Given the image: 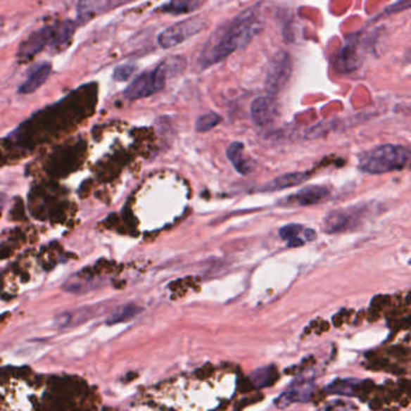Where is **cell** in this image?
I'll return each mask as SVG.
<instances>
[{"label":"cell","instance_id":"1","mask_svg":"<svg viewBox=\"0 0 411 411\" xmlns=\"http://www.w3.org/2000/svg\"><path fill=\"white\" fill-rule=\"evenodd\" d=\"M260 30L258 6L245 10L211 37L201 57L202 68L218 63L228 56L246 46Z\"/></svg>","mask_w":411,"mask_h":411},{"label":"cell","instance_id":"2","mask_svg":"<svg viewBox=\"0 0 411 411\" xmlns=\"http://www.w3.org/2000/svg\"><path fill=\"white\" fill-rule=\"evenodd\" d=\"M410 155L407 147L386 144L365 152L360 157L358 167L367 174H386L403 169L410 160Z\"/></svg>","mask_w":411,"mask_h":411},{"label":"cell","instance_id":"3","mask_svg":"<svg viewBox=\"0 0 411 411\" xmlns=\"http://www.w3.org/2000/svg\"><path fill=\"white\" fill-rule=\"evenodd\" d=\"M168 72L169 64L163 62L155 69L140 74L127 87L123 93L125 97L128 101H135L141 98L151 97L156 93L160 92L167 82Z\"/></svg>","mask_w":411,"mask_h":411},{"label":"cell","instance_id":"4","mask_svg":"<svg viewBox=\"0 0 411 411\" xmlns=\"http://www.w3.org/2000/svg\"><path fill=\"white\" fill-rule=\"evenodd\" d=\"M367 210L368 209L363 206L333 210L324 217L323 229L328 234L350 231L361 222Z\"/></svg>","mask_w":411,"mask_h":411},{"label":"cell","instance_id":"5","mask_svg":"<svg viewBox=\"0 0 411 411\" xmlns=\"http://www.w3.org/2000/svg\"><path fill=\"white\" fill-rule=\"evenodd\" d=\"M204 25L206 23L202 18L194 17L170 25L158 35V45L165 50L177 46L187 39L197 35L203 30Z\"/></svg>","mask_w":411,"mask_h":411},{"label":"cell","instance_id":"6","mask_svg":"<svg viewBox=\"0 0 411 411\" xmlns=\"http://www.w3.org/2000/svg\"><path fill=\"white\" fill-rule=\"evenodd\" d=\"M292 74V61L286 52H280L274 57L269 65L265 77V89L270 96L280 92L290 80Z\"/></svg>","mask_w":411,"mask_h":411},{"label":"cell","instance_id":"7","mask_svg":"<svg viewBox=\"0 0 411 411\" xmlns=\"http://www.w3.org/2000/svg\"><path fill=\"white\" fill-rule=\"evenodd\" d=\"M315 384L311 380H297L275 399V405L279 409H285L294 403H308L314 396Z\"/></svg>","mask_w":411,"mask_h":411},{"label":"cell","instance_id":"8","mask_svg":"<svg viewBox=\"0 0 411 411\" xmlns=\"http://www.w3.org/2000/svg\"><path fill=\"white\" fill-rule=\"evenodd\" d=\"M279 115V103L274 96L258 97L252 101L251 118L258 127H267L277 120Z\"/></svg>","mask_w":411,"mask_h":411},{"label":"cell","instance_id":"9","mask_svg":"<svg viewBox=\"0 0 411 411\" xmlns=\"http://www.w3.org/2000/svg\"><path fill=\"white\" fill-rule=\"evenodd\" d=\"M331 191L326 186L311 185L304 187L293 196L286 198V206H310L326 201Z\"/></svg>","mask_w":411,"mask_h":411},{"label":"cell","instance_id":"10","mask_svg":"<svg viewBox=\"0 0 411 411\" xmlns=\"http://www.w3.org/2000/svg\"><path fill=\"white\" fill-rule=\"evenodd\" d=\"M51 70H52V67H51L50 63L45 62V63L37 64L35 67L30 69L27 80L18 87V93L30 94V93L35 92L46 82L49 76H50Z\"/></svg>","mask_w":411,"mask_h":411},{"label":"cell","instance_id":"11","mask_svg":"<svg viewBox=\"0 0 411 411\" xmlns=\"http://www.w3.org/2000/svg\"><path fill=\"white\" fill-rule=\"evenodd\" d=\"M76 25L72 21H64L61 23L47 27L49 37H50V45L49 46L55 50H62L67 46L70 42L72 35L75 33Z\"/></svg>","mask_w":411,"mask_h":411},{"label":"cell","instance_id":"12","mask_svg":"<svg viewBox=\"0 0 411 411\" xmlns=\"http://www.w3.org/2000/svg\"><path fill=\"white\" fill-rule=\"evenodd\" d=\"M356 42H348L345 45L339 55L336 56L334 64H336V70L341 72H350L356 70L357 68L362 64V59L358 56L357 51Z\"/></svg>","mask_w":411,"mask_h":411},{"label":"cell","instance_id":"13","mask_svg":"<svg viewBox=\"0 0 411 411\" xmlns=\"http://www.w3.org/2000/svg\"><path fill=\"white\" fill-rule=\"evenodd\" d=\"M47 45H50V37H49V30H47L46 27L44 30H38V32L32 34L30 38L22 44L18 53H20L22 58H30V57H34V56L37 55Z\"/></svg>","mask_w":411,"mask_h":411},{"label":"cell","instance_id":"14","mask_svg":"<svg viewBox=\"0 0 411 411\" xmlns=\"http://www.w3.org/2000/svg\"><path fill=\"white\" fill-rule=\"evenodd\" d=\"M308 177H309V172H289V174L274 179L269 185L265 186V189L279 191V189H290V187L301 185L307 180Z\"/></svg>","mask_w":411,"mask_h":411},{"label":"cell","instance_id":"15","mask_svg":"<svg viewBox=\"0 0 411 411\" xmlns=\"http://www.w3.org/2000/svg\"><path fill=\"white\" fill-rule=\"evenodd\" d=\"M361 385V380H357V379H336L326 387V391L331 395L351 397V396H356L357 390Z\"/></svg>","mask_w":411,"mask_h":411},{"label":"cell","instance_id":"16","mask_svg":"<svg viewBox=\"0 0 411 411\" xmlns=\"http://www.w3.org/2000/svg\"><path fill=\"white\" fill-rule=\"evenodd\" d=\"M227 157L231 160L236 172L243 175H246L250 172V164L244 157V144L239 141L232 143L227 148Z\"/></svg>","mask_w":411,"mask_h":411},{"label":"cell","instance_id":"17","mask_svg":"<svg viewBox=\"0 0 411 411\" xmlns=\"http://www.w3.org/2000/svg\"><path fill=\"white\" fill-rule=\"evenodd\" d=\"M202 0H170L168 4L163 5L162 13L181 15L192 13L202 5Z\"/></svg>","mask_w":411,"mask_h":411},{"label":"cell","instance_id":"18","mask_svg":"<svg viewBox=\"0 0 411 411\" xmlns=\"http://www.w3.org/2000/svg\"><path fill=\"white\" fill-rule=\"evenodd\" d=\"M308 228L303 227L302 225H287V226L282 227L279 234L282 236V239L287 240V245L289 248H297V246H301L303 244L305 243L302 238H299V234L302 233H305Z\"/></svg>","mask_w":411,"mask_h":411},{"label":"cell","instance_id":"19","mask_svg":"<svg viewBox=\"0 0 411 411\" xmlns=\"http://www.w3.org/2000/svg\"><path fill=\"white\" fill-rule=\"evenodd\" d=\"M101 4V0H79L77 3V18L79 21L89 22L92 18Z\"/></svg>","mask_w":411,"mask_h":411},{"label":"cell","instance_id":"20","mask_svg":"<svg viewBox=\"0 0 411 411\" xmlns=\"http://www.w3.org/2000/svg\"><path fill=\"white\" fill-rule=\"evenodd\" d=\"M139 311H141V309L135 305H127V307H123L120 309V310L113 312L110 319L106 321L108 324H115V323L125 322V321H129L130 319H133L134 316H137Z\"/></svg>","mask_w":411,"mask_h":411},{"label":"cell","instance_id":"21","mask_svg":"<svg viewBox=\"0 0 411 411\" xmlns=\"http://www.w3.org/2000/svg\"><path fill=\"white\" fill-rule=\"evenodd\" d=\"M274 379V368L273 367H265V368H260L253 372L251 375V380L255 386L258 388L262 387L269 386L270 382L273 381Z\"/></svg>","mask_w":411,"mask_h":411},{"label":"cell","instance_id":"22","mask_svg":"<svg viewBox=\"0 0 411 411\" xmlns=\"http://www.w3.org/2000/svg\"><path fill=\"white\" fill-rule=\"evenodd\" d=\"M221 121H222V118L218 113H206L198 118L197 122H196V129L198 132H208V130H211L217 126L218 123H221Z\"/></svg>","mask_w":411,"mask_h":411},{"label":"cell","instance_id":"23","mask_svg":"<svg viewBox=\"0 0 411 411\" xmlns=\"http://www.w3.org/2000/svg\"><path fill=\"white\" fill-rule=\"evenodd\" d=\"M135 72L134 65H130V64H123V65H120V67L115 69L113 72V77L116 81H126L129 79L130 76L133 75V72Z\"/></svg>","mask_w":411,"mask_h":411},{"label":"cell","instance_id":"24","mask_svg":"<svg viewBox=\"0 0 411 411\" xmlns=\"http://www.w3.org/2000/svg\"><path fill=\"white\" fill-rule=\"evenodd\" d=\"M409 8H411V0H398L395 4L391 5L386 11L388 13H400Z\"/></svg>","mask_w":411,"mask_h":411}]
</instances>
